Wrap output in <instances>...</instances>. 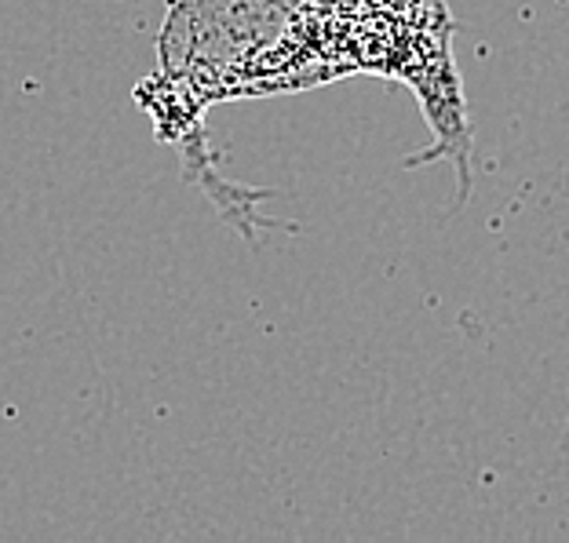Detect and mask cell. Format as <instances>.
Returning a JSON list of instances; mask_svg holds the SVG:
<instances>
[]
</instances>
